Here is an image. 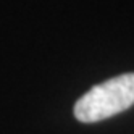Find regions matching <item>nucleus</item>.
Returning a JSON list of instances; mask_svg holds the SVG:
<instances>
[{"label": "nucleus", "mask_w": 134, "mask_h": 134, "mask_svg": "<svg viewBox=\"0 0 134 134\" xmlns=\"http://www.w3.org/2000/svg\"><path fill=\"white\" fill-rule=\"evenodd\" d=\"M134 105V73L120 74L86 92L74 105V116L81 123H97L115 116Z\"/></svg>", "instance_id": "f257e3e1"}]
</instances>
